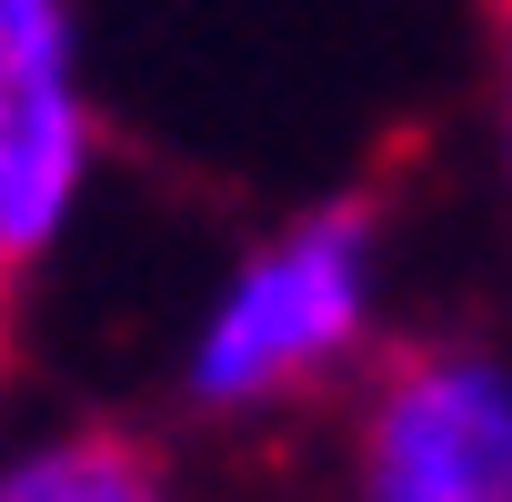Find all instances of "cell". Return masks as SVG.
Here are the masks:
<instances>
[{"label":"cell","mask_w":512,"mask_h":502,"mask_svg":"<svg viewBox=\"0 0 512 502\" xmlns=\"http://www.w3.org/2000/svg\"><path fill=\"white\" fill-rule=\"evenodd\" d=\"M362 502H512V372L402 342L362 382Z\"/></svg>","instance_id":"7a4b0ae2"},{"label":"cell","mask_w":512,"mask_h":502,"mask_svg":"<svg viewBox=\"0 0 512 502\" xmlns=\"http://www.w3.org/2000/svg\"><path fill=\"white\" fill-rule=\"evenodd\" d=\"M71 191H81L71 11L61 0H0V322L31 292Z\"/></svg>","instance_id":"3957f363"},{"label":"cell","mask_w":512,"mask_h":502,"mask_svg":"<svg viewBox=\"0 0 512 502\" xmlns=\"http://www.w3.org/2000/svg\"><path fill=\"white\" fill-rule=\"evenodd\" d=\"M492 31H502V121H512V0H492Z\"/></svg>","instance_id":"5b68a950"},{"label":"cell","mask_w":512,"mask_h":502,"mask_svg":"<svg viewBox=\"0 0 512 502\" xmlns=\"http://www.w3.org/2000/svg\"><path fill=\"white\" fill-rule=\"evenodd\" d=\"M372 231H382V211L362 191H342V201L302 211L272 251H251L241 282L211 312V332L191 342V402L201 412H262V402L322 382L362 342Z\"/></svg>","instance_id":"6da1fadb"},{"label":"cell","mask_w":512,"mask_h":502,"mask_svg":"<svg viewBox=\"0 0 512 502\" xmlns=\"http://www.w3.org/2000/svg\"><path fill=\"white\" fill-rule=\"evenodd\" d=\"M0 502H171V472L131 422H71L0 472Z\"/></svg>","instance_id":"277c9868"}]
</instances>
